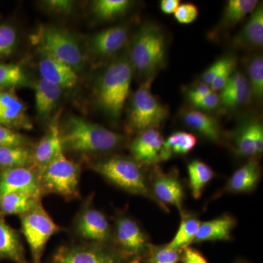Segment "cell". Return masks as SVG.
<instances>
[{
	"label": "cell",
	"instance_id": "6da1fadb",
	"mask_svg": "<svg viewBox=\"0 0 263 263\" xmlns=\"http://www.w3.org/2000/svg\"><path fill=\"white\" fill-rule=\"evenodd\" d=\"M61 137L63 150L81 155L109 153L125 143L122 135L74 116L67 119Z\"/></svg>",
	"mask_w": 263,
	"mask_h": 263
},
{
	"label": "cell",
	"instance_id": "7a4b0ae2",
	"mask_svg": "<svg viewBox=\"0 0 263 263\" xmlns=\"http://www.w3.org/2000/svg\"><path fill=\"white\" fill-rule=\"evenodd\" d=\"M90 168L119 190L155 203L150 190L149 171L134 159L111 156L92 162Z\"/></svg>",
	"mask_w": 263,
	"mask_h": 263
},
{
	"label": "cell",
	"instance_id": "3957f363",
	"mask_svg": "<svg viewBox=\"0 0 263 263\" xmlns=\"http://www.w3.org/2000/svg\"><path fill=\"white\" fill-rule=\"evenodd\" d=\"M81 172L80 164L62 152L37 173L42 196L56 195L67 201L80 198Z\"/></svg>",
	"mask_w": 263,
	"mask_h": 263
},
{
	"label": "cell",
	"instance_id": "277c9868",
	"mask_svg": "<svg viewBox=\"0 0 263 263\" xmlns=\"http://www.w3.org/2000/svg\"><path fill=\"white\" fill-rule=\"evenodd\" d=\"M133 74L129 60L122 58L110 64L100 79L99 102L111 119L120 117L129 95Z\"/></svg>",
	"mask_w": 263,
	"mask_h": 263
},
{
	"label": "cell",
	"instance_id": "5b68a950",
	"mask_svg": "<svg viewBox=\"0 0 263 263\" xmlns=\"http://www.w3.org/2000/svg\"><path fill=\"white\" fill-rule=\"evenodd\" d=\"M164 33L155 24L143 26L136 34L130 51V63L140 73L152 78L165 61Z\"/></svg>",
	"mask_w": 263,
	"mask_h": 263
},
{
	"label": "cell",
	"instance_id": "8992f818",
	"mask_svg": "<svg viewBox=\"0 0 263 263\" xmlns=\"http://www.w3.org/2000/svg\"><path fill=\"white\" fill-rule=\"evenodd\" d=\"M112 243L133 263H143L152 243L149 235L127 210L116 212L112 219Z\"/></svg>",
	"mask_w": 263,
	"mask_h": 263
},
{
	"label": "cell",
	"instance_id": "52a82bcc",
	"mask_svg": "<svg viewBox=\"0 0 263 263\" xmlns=\"http://www.w3.org/2000/svg\"><path fill=\"white\" fill-rule=\"evenodd\" d=\"M19 218L22 233L32 256L31 263H42V257L48 242L52 236L61 233L63 228L53 221L42 202Z\"/></svg>",
	"mask_w": 263,
	"mask_h": 263
},
{
	"label": "cell",
	"instance_id": "ba28073f",
	"mask_svg": "<svg viewBox=\"0 0 263 263\" xmlns=\"http://www.w3.org/2000/svg\"><path fill=\"white\" fill-rule=\"evenodd\" d=\"M48 263H133L113 245L72 242L60 246Z\"/></svg>",
	"mask_w": 263,
	"mask_h": 263
},
{
	"label": "cell",
	"instance_id": "9c48e42d",
	"mask_svg": "<svg viewBox=\"0 0 263 263\" xmlns=\"http://www.w3.org/2000/svg\"><path fill=\"white\" fill-rule=\"evenodd\" d=\"M95 194L85 199L72 224L78 241L112 243V226L108 217L94 203Z\"/></svg>",
	"mask_w": 263,
	"mask_h": 263
},
{
	"label": "cell",
	"instance_id": "30bf717a",
	"mask_svg": "<svg viewBox=\"0 0 263 263\" xmlns=\"http://www.w3.org/2000/svg\"><path fill=\"white\" fill-rule=\"evenodd\" d=\"M153 77L142 85L133 95L129 124L132 129L141 132L157 129L168 116L167 108L157 100L151 91Z\"/></svg>",
	"mask_w": 263,
	"mask_h": 263
},
{
	"label": "cell",
	"instance_id": "8fae6325",
	"mask_svg": "<svg viewBox=\"0 0 263 263\" xmlns=\"http://www.w3.org/2000/svg\"><path fill=\"white\" fill-rule=\"evenodd\" d=\"M34 39L43 53L70 66L76 72L81 70L84 57L75 38L63 29L56 27L43 28Z\"/></svg>",
	"mask_w": 263,
	"mask_h": 263
},
{
	"label": "cell",
	"instance_id": "7c38bea8",
	"mask_svg": "<svg viewBox=\"0 0 263 263\" xmlns=\"http://www.w3.org/2000/svg\"><path fill=\"white\" fill-rule=\"evenodd\" d=\"M149 171L150 190L155 203L162 211L169 212V205L181 213L183 210L185 190L176 168L164 172L159 165L153 166Z\"/></svg>",
	"mask_w": 263,
	"mask_h": 263
},
{
	"label": "cell",
	"instance_id": "4fadbf2b",
	"mask_svg": "<svg viewBox=\"0 0 263 263\" xmlns=\"http://www.w3.org/2000/svg\"><path fill=\"white\" fill-rule=\"evenodd\" d=\"M164 141L157 129L141 132L130 145L133 158L146 167L158 165L170 160L172 155L164 149Z\"/></svg>",
	"mask_w": 263,
	"mask_h": 263
},
{
	"label": "cell",
	"instance_id": "5bb4252c",
	"mask_svg": "<svg viewBox=\"0 0 263 263\" xmlns=\"http://www.w3.org/2000/svg\"><path fill=\"white\" fill-rule=\"evenodd\" d=\"M15 193L42 198L37 174L32 167L0 170V197Z\"/></svg>",
	"mask_w": 263,
	"mask_h": 263
},
{
	"label": "cell",
	"instance_id": "9a60e30c",
	"mask_svg": "<svg viewBox=\"0 0 263 263\" xmlns=\"http://www.w3.org/2000/svg\"><path fill=\"white\" fill-rule=\"evenodd\" d=\"M232 146L240 158L257 160L263 152V127L259 121L242 124L233 133Z\"/></svg>",
	"mask_w": 263,
	"mask_h": 263
},
{
	"label": "cell",
	"instance_id": "2e32d148",
	"mask_svg": "<svg viewBox=\"0 0 263 263\" xmlns=\"http://www.w3.org/2000/svg\"><path fill=\"white\" fill-rule=\"evenodd\" d=\"M0 125L12 129H31L27 108L13 89L0 90Z\"/></svg>",
	"mask_w": 263,
	"mask_h": 263
},
{
	"label": "cell",
	"instance_id": "e0dca14e",
	"mask_svg": "<svg viewBox=\"0 0 263 263\" xmlns=\"http://www.w3.org/2000/svg\"><path fill=\"white\" fill-rule=\"evenodd\" d=\"M262 176V168L258 160L247 161L232 174L224 187L214 195V198L226 194L252 193L258 186Z\"/></svg>",
	"mask_w": 263,
	"mask_h": 263
},
{
	"label": "cell",
	"instance_id": "ac0fdd59",
	"mask_svg": "<svg viewBox=\"0 0 263 263\" xmlns=\"http://www.w3.org/2000/svg\"><path fill=\"white\" fill-rule=\"evenodd\" d=\"M62 152L64 150L61 130L57 123L54 122L50 126L47 133L32 150V168L37 174Z\"/></svg>",
	"mask_w": 263,
	"mask_h": 263
},
{
	"label": "cell",
	"instance_id": "d6986e66",
	"mask_svg": "<svg viewBox=\"0 0 263 263\" xmlns=\"http://www.w3.org/2000/svg\"><path fill=\"white\" fill-rule=\"evenodd\" d=\"M237 226V219L232 214H221L211 220L201 221L193 243L206 241H229Z\"/></svg>",
	"mask_w": 263,
	"mask_h": 263
},
{
	"label": "cell",
	"instance_id": "ffe728a7",
	"mask_svg": "<svg viewBox=\"0 0 263 263\" xmlns=\"http://www.w3.org/2000/svg\"><path fill=\"white\" fill-rule=\"evenodd\" d=\"M39 62V70L42 78L63 89L75 86L78 81L77 72L70 66L43 53Z\"/></svg>",
	"mask_w": 263,
	"mask_h": 263
},
{
	"label": "cell",
	"instance_id": "44dd1931",
	"mask_svg": "<svg viewBox=\"0 0 263 263\" xmlns=\"http://www.w3.org/2000/svg\"><path fill=\"white\" fill-rule=\"evenodd\" d=\"M29 263L20 233L5 221L0 214V261Z\"/></svg>",
	"mask_w": 263,
	"mask_h": 263
},
{
	"label": "cell",
	"instance_id": "7402d4cb",
	"mask_svg": "<svg viewBox=\"0 0 263 263\" xmlns=\"http://www.w3.org/2000/svg\"><path fill=\"white\" fill-rule=\"evenodd\" d=\"M185 125L212 143L221 141L220 126L212 116L197 110H189L182 114Z\"/></svg>",
	"mask_w": 263,
	"mask_h": 263
},
{
	"label": "cell",
	"instance_id": "603a6c76",
	"mask_svg": "<svg viewBox=\"0 0 263 263\" xmlns=\"http://www.w3.org/2000/svg\"><path fill=\"white\" fill-rule=\"evenodd\" d=\"M128 31L124 26H115L95 34L92 47L100 56H109L120 50L127 42Z\"/></svg>",
	"mask_w": 263,
	"mask_h": 263
},
{
	"label": "cell",
	"instance_id": "cb8c5ba5",
	"mask_svg": "<svg viewBox=\"0 0 263 263\" xmlns=\"http://www.w3.org/2000/svg\"><path fill=\"white\" fill-rule=\"evenodd\" d=\"M263 44V8L257 5L245 27L236 38V45L250 48H260Z\"/></svg>",
	"mask_w": 263,
	"mask_h": 263
},
{
	"label": "cell",
	"instance_id": "d4e9b609",
	"mask_svg": "<svg viewBox=\"0 0 263 263\" xmlns=\"http://www.w3.org/2000/svg\"><path fill=\"white\" fill-rule=\"evenodd\" d=\"M180 215L181 221L179 229L167 245L171 248L182 250L185 247L193 245L201 221L195 213L188 212L185 209L180 213Z\"/></svg>",
	"mask_w": 263,
	"mask_h": 263
},
{
	"label": "cell",
	"instance_id": "484cf974",
	"mask_svg": "<svg viewBox=\"0 0 263 263\" xmlns=\"http://www.w3.org/2000/svg\"><path fill=\"white\" fill-rule=\"evenodd\" d=\"M186 169L190 193L195 200H198L207 185L214 179L215 172L209 164L199 160L190 161Z\"/></svg>",
	"mask_w": 263,
	"mask_h": 263
},
{
	"label": "cell",
	"instance_id": "4316f807",
	"mask_svg": "<svg viewBox=\"0 0 263 263\" xmlns=\"http://www.w3.org/2000/svg\"><path fill=\"white\" fill-rule=\"evenodd\" d=\"M42 198L24 193H10L0 197V214L2 215L22 216L30 212Z\"/></svg>",
	"mask_w": 263,
	"mask_h": 263
},
{
	"label": "cell",
	"instance_id": "83f0119b",
	"mask_svg": "<svg viewBox=\"0 0 263 263\" xmlns=\"http://www.w3.org/2000/svg\"><path fill=\"white\" fill-rule=\"evenodd\" d=\"M34 91L37 114L42 117L49 115L61 98L62 89L57 85L41 79L36 84Z\"/></svg>",
	"mask_w": 263,
	"mask_h": 263
},
{
	"label": "cell",
	"instance_id": "f1b7e54d",
	"mask_svg": "<svg viewBox=\"0 0 263 263\" xmlns=\"http://www.w3.org/2000/svg\"><path fill=\"white\" fill-rule=\"evenodd\" d=\"M32 166V151L27 147L0 148V170Z\"/></svg>",
	"mask_w": 263,
	"mask_h": 263
},
{
	"label": "cell",
	"instance_id": "f546056e",
	"mask_svg": "<svg viewBox=\"0 0 263 263\" xmlns=\"http://www.w3.org/2000/svg\"><path fill=\"white\" fill-rule=\"evenodd\" d=\"M258 2L256 0H230L223 15L222 27H233L243 20L255 9Z\"/></svg>",
	"mask_w": 263,
	"mask_h": 263
},
{
	"label": "cell",
	"instance_id": "4dcf8cb0",
	"mask_svg": "<svg viewBox=\"0 0 263 263\" xmlns=\"http://www.w3.org/2000/svg\"><path fill=\"white\" fill-rule=\"evenodd\" d=\"M197 138L186 132L178 131L173 133L164 141V149L171 155H186L197 145Z\"/></svg>",
	"mask_w": 263,
	"mask_h": 263
},
{
	"label": "cell",
	"instance_id": "1f68e13d",
	"mask_svg": "<svg viewBox=\"0 0 263 263\" xmlns=\"http://www.w3.org/2000/svg\"><path fill=\"white\" fill-rule=\"evenodd\" d=\"M27 83V76L20 65L0 64V90L13 89Z\"/></svg>",
	"mask_w": 263,
	"mask_h": 263
},
{
	"label": "cell",
	"instance_id": "d6a6232c",
	"mask_svg": "<svg viewBox=\"0 0 263 263\" xmlns=\"http://www.w3.org/2000/svg\"><path fill=\"white\" fill-rule=\"evenodd\" d=\"M249 84L252 98L257 101L263 96V59L262 55L254 56L249 60L247 67Z\"/></svg>",
	"mask_w": 263,
	"mask_h": 263
},
{
	"label": "cell",
	"instance_id": "836d02e7",
	"mask_svg": "<svg viewBox=\"0 0 263 263\" xmlns=\"http://www.w3.org/2000/svg\"><path fill=\"white\" fill-rule=\"evenodd\" d=\"M129 4L128 0H98L93 9L98 18L109 20L124 13Z\"/></svg>",
	"mask_w": 263,
	"mask_h": 263
},
{
	"label": "cell",
	"instance_id": "e575fe53",
	"mask_svg": "<svg viewBox=\"0 0 263 263\" xmlns=\"http://www.w3.org/2000/svg\"><path fill=\"white\" fill-rule=\"evenodd\" d=\"M181 250L171 248L168 245L152 243L148 255L143 263H179Z\"/></svg>",
	"mask_w": 263,
	"mask_h": 263
},
{
	"label": "cell",
	"instance_id": "d590c367",
	"mask_svg": "<svg viewBox=\"0 0 263 263\" xmlns=\"http://www.w3.org/2000/svg\"><path fill=\"white\" fill-rule=\"evenodd\" d=\"M252 98L250 86H243L228 91H221L219 103L226 108H235L248 103Z\"/></svg>",
	"mask_w": 263,
	"mask_h": 263
},
{
	"label": "cell",
	"instance_id": "8d00e7d4",
	"mask_svg": "<svg viewBox=\"0 0 263 263\" xmlns=\"http://www.w3.org/2000/svg\"><path fill=\"white\" fill-rule=\"evenodd\" d=\"M16 43L15 29L8 24H0V58L11 54Z\"/></svg>",
	"mask_w": 263,
	"mask_h": 263
},
{
	"label": "cell",
	"instance_id": "74e56055",
	"mask_svg": "<svg viewBox=\"0 0 263 263\" xmlns=\"http://www.w3.org/2000/svg\"><path fill=\"white\" fill-rule=\"evenodd\" d=\"M29 140L23 135L4 126L0 125V148L27 147Z\"/></svg>",
	"mask_w": 263,
	"mask_h": 263
},
{
	"label": "cell",
	"instance_id": "f35d334b",
	"mask_svg": "<svg viewBox=\"0 0 263 263\" xmlns=\"http://www.w3.org/2000/svg\"><path fill=\"white\" fill-rule=\"evenodd\" d=\"M235 67V60L233 57H226V62L221 69L220 72L218 73L216 79L211 85V89L214 91H221L226 86L227 82L229 80L230 76L234 72Z\"/></svg>",
	"mask_w": 263,
	"mask_h": 263
},
{
	"label": "cell",
	"instance_id": "ab89813d",
	"mask_svg": "<svg viewBox=\"0 0 263 263\" xmlns=\"http://www.w3.org/2000/svg\"><path fill=\"white\" fill-rule=\"evenodd\" d=\"M175 18L179 23L188 24L193 23L198 16V9L196 5L192 3L180 5L174 13Z\"/></svg>",
	"mask_w": 263,
	"mask_h": 263
},
{
	"label": "cell",
	"instance_id": "60d3db41",
	"mask_svg": "<svg viewBox=\"0 0 263 263\" xmlns=\"http://www.w3.org/2000/svg\"><path fill=\"white\" fill-rule=\"evenodd\" d=\"M180 262L181 263H209L203 254L191 246L185 247L181 250Z\"/></svg>",
	"mask_w": 263,
	"mask_h": 263
},
{
	"label": "cell",
	"instance_id": "b9f144b4",
	"mask_svg": "<svg viewBox=\"0 0 263 263\" xmlns=\"http://www.w3.org/2000/svg\"><path fill=\"white\" fill-rule=\"evenodd\" d=\"M226 62V58L221 59L213 63L209 68L207 69L205 72H203L202 76V80L203 81L204 84L210 86L212 85L213 81L216 79L218 73L220 72L221 69L222 68Z\"/></svg>",
	"mask_w": 263,
	"mask_h": 263
},
{
	"label": "cell",
	"instance_id": "7bdbcfd3",
	"mask_svg": "<svg viewBox=\"0 0 263 263\" xmlns=\"http://www.w3.org/2000/svg\"><path fill=\"white\" fill-rule=\"evenodd\" d=\"M219 104V96L216 91H211L200 100L194 104L197 108L203 110H212Z\"/></svg>",
	"mask_w": 263,
	"mask_h": 263
},
{
	"label": "cell",
	"instance_id": "ee69618b",
	"mask_svg": "<svg viewBox=\"0 0 263 263\" xmlns=\"http://www.w3.org/2000/svg\"><path fill=\"white\" fill-rule=\"evenodd\" d=\"M211 91H212V89H211L210 86L202 83V84L197 85L196 87L189 91V100H190V103L194 105L197 102L200 101L203 97H205Z\"/></svg>",
	"mask_w": 263,
	"mask_h": 263
},
{
	"label": "cell",
	"instance_id": "f6af8a7d",
	"mask_svg": "<svg viewBox=\"0 0 263 263\" xmlns=\"http://www.w3.org/2000/svg\"><path fill=\"white\" fill-rule=\"evenodd\" d=\"M48 8L57 13H68L72 9V3L67 0H51L46 2Z\"/></svg>",
	"mask_w": 263,
	"mask_h": 263
},
{
	"label": "cell",
	"instance_id": "bcb514c9",
	"mask_svg": "<svg viewBox=\"0 0 263 263\" xmlns=\"http://www.w3.org/2000/svg\"><path fill=\"white\" fill-rule=\"evenodd\" d=\"M180 5L179 0H162L160 3V8L165 14H173Z\"/></svg>",
	"mask_w": 263,
	"mask_h": 263
},
{
	"label": "cell",
	"instance_id": "7dc6e473",
	"mask_svg": "<svg viewBox=\"0 0 263 263\" xmlns=\"http://www.w3.org/2000/svg\"><path fill=\"white\" fill-rule=\"evenodd\" d=\"M233 263H251L249 262V261H247V259L243 258H237L235 259L234 262Z\"/></svg>",
	"mask_w": 263,
	"mask_h": 263
}]
</instances>
